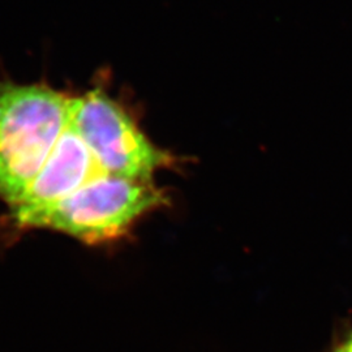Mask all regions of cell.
I'll return each mask as SVG.
<instances>
[{
	"label": "cell",
	"mask_w": 352,
	"mask_h": 352,
	"mask_svg": "<svg viewBox=\"0 0 352 352\" xmlns=\"http://www.w3.org/2000/svg\"><path fill=\"white\" fill-rule=\"evenodd\" d=\"M69 126L107 175L151 182L173 157L144 136L126 110L102 88L74 97Z\"/></svg>",
	"instance_id": "obj_3"
},
{
	"label": "cell",
	"mask_w": 352,
	"mask_h": 352,
	"mask_svg": "<svg viewBox=\"0 0 352 352\" xmlns=\"http://www.w3.org/2000/svg\"><path fill=\"white\" fill-rule=\"evenodd\" d=\"M333 352H352V333Z\"/></svg>",
	"instance_id": "obj_5"
},
{
	"label": "cell",
	"mask_w": 352,
	"mask_h": 352,
	"mask_svg": "<svg viewBox=\"0 0 352 352\" xmlns=\"http://www.w3.org/2000/svg\"><path fill=\"white\" fill-rule=\"evenodd\" d=\"M166 202L164 192L151 182L102 175L41 214L30 227L98 244L123 236L142 215Z\"/></svg>",
	"instance_id": "obj_2"
},
{
	"label": "cell",
	"mask_w": 352,
	"mask_h": 352,
	"mask_svg": "<svg viewBox=\"0 0 352 352\" xmlns=\"http://www.w3.org/2000/svg\"><path fill=\"white\" fill-rule=\"evenodd\" d=\"M72 96L47 84L0 81V199L16 205L69 126Z\"/></svg>",
	"instance_id": "obj_1"
},
{
	"label": "cell",
	"mask_w": 352,
	"mask_h": 352,
	"mask_svg": "<svg viewBox=\"0 0 352 352\" xmlns=\"http://www.w3.org/2000/svg\"><path fill=\"white\" fill-rule=\"evenodd\" d=\"M102 175L107 174L97 164L85 142L68 126L30 188L13 205L14 223L29 228L41 214Z\"/></svg>",
	"instance_id": "obj_4"
}]
</instances>
